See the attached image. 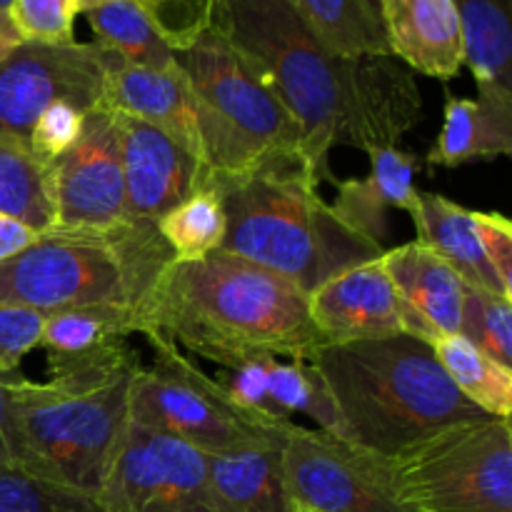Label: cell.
Wrapping results in <instances>:
<instances>
[{
  "label": "cell",
  "instance_id": "obj_29",
  "mask_svg": "<svg viewBox=\"0 0 512 512\" xmlns=\"http://www.w3.org/2000/svg\"><path fill=\"white\" fill-rule=\"evenodd\" d=\"M155 228L175 260H200L223 245L225 210L218 195L203 188L168 210Z\"/></svg>",
  "mask_w": 512,
  "mask_h": 512
},
{
  "label": "cell",
  "instance_id": "obj_9",
  "mask_svg": "<svg viewBox=\"0 0 512 512\" xmlns=\"http://www.w3.org/2000/svg\"><path fill=\"white\" fill-rule=\"evenodd\" d=\"M155 363L140 368L130 385V420L155 433L223 455L280 438L293 420H260L240 410L205 370L175 345L148 338Z\"/></svg>",
  "mask_w": 512,
  "mask_h": 512
},
{
  "label": "cell",
  "instance_id": "obj_23",
  "mask_svg": "<svg viewBox=\"0 0 512 512\" xmlns=\"http://www.w3.org/2000/svg\"><path fill=\"white\" fill-rule=\"evenodd\" d=\"M478 95L512 98V0H453Z\"/></svg>",
  "mask_w": 512,
  "mask_h": 512
},
{
  "label": "cell",
  "instance_id": "obj_42",
  "mask_svg": "<svg viewBox=\"0 0 512 512\" xmlns=\"http://www.w3.org/2000/svg\"><path fill=\"white\" fill-rule=\"evenodd\" d=\"M295 512H310V510H305V508H298V505H295Z\"/></svg>",
  "mask_w": 512,
  "mask_h": 512
},
{
  "label": "cell",
  "instance_id": "obj_13",
  "mask_svg": "<svg viewBox=\"0 0 512 512\" xmlns=\"http://www.w3.org/2000/svg\"><path fill=\"white\" fill-rule=\"evenodd\" d=\"M53 228L108 230L123 223L125 188L113 110L85 115L78 140L45 165Z\"/></svg>",
  "mask_w": 512,
  "mask_h": 512
},
{
  "label": "cell",
  "instance_id": "obj_28",
  "mask_svg": "<svg viewBox=\"0 0 512 512\" xmlns=\"http://www.w3.org/2000/svg\"><path fill=\"white\" fill-rule=\"evenodd\" d=\"M268 400L278 418L290 420L293 415H305L318 425V430L343 440V420L333 393L308 360H275L268 373Z\"/></svg>",
  "mask_w": 512,
  "mask_h": 512
},
{
  "label": "cell",
  "instance_id": "obj_41",
  "mask_svg": "<svg viewBox=\"0 0 512 512\" xmlns=\"http://www.w3.org/2000/svg\"><path fill=\"white\" fill-rule=\"evenodd\" d=\"M8 5H10V0H0V8L8 10Z\"/></svg>",
  "mask_w": 512,
  "mask_h": 512
},
{
  "label": "cell",
  "instance_id": "obj_35",
  "mask_svg": "<svg viewBox=\"0 0 512 512\" xmlns=\"http://www.w3.org/2000/svg\"><path fill=\"white\" fill-rule=\"evenodd\" d=\"M85 110L78 108L73 103H60L48 105L43 113L38 115V120L30 128L28 138V155L38 165H48L50 160H55L58 155H63L70 145L78 140L80 130L85 123Z\"/></svg>",
  "mask_w": 512,
  "mask_h": 512
},
{
  "label": "cell",
  "instance_id": "obj_8",
  "mask_svg": "<svg viewBox=\"0 0 512 512\" xmlns=\"http://www.w3.org/2000/svg\"><path fill=\"white\" fill-rule=\"evenodd\" d=\"M393 475L418 512H512L510 418L453 425L393 458Z\"/></svg>",
  "mask_w": 512,
  "mask_h": 512
},
{
  "label": "cell",
  "instance_id": "obj_33",
  "mask_svg": "<svg viewBox=\"0 0 512 512\" xmlns=\"http://www.w3.org/2000/svg\"><path fill=\"white\" fill-rule=\"evenodd\" d=\"M8 13L20 38L30 43H75L80 0H10Z\"/></svg>",
  "mask_w": 512,
  "mask_h": 512
},
{
  "label": "cell",
  "instance_id": "obj_19",
  "mask_svg": "<svg viewBox=\"0 0 512 512\" xmlns=\"http://www.w3.org/2000/svg\"><path fill=\"white\" fill-rule=\"evenodd\" d=\"M383 263L400 300L428 335V343L438 335L458 333L465 280L435 250L413 240L385 250Z\"/></svg>",
  "mask_w": 512,
  "mask_h": 512
},
{
  "label": "cell",
  "instance_id": "obj_5",
  "mask_svg": "<svg viewBox=\"0 0 512 512\" xmlns=\"http://www.w3.org/2000/svg\"><path fill=\"white\" fill-rule=\"evenodd\" d=\"M138 375V373H135ZM130 378L83 385L8 375L13 465L50 483L100 495L130 423Z\"/></svg>",
  "mask_w": 512,
  "mask_h": 512
},
{
  "label": "cell",
  "instance_id": "obj_25",
  "mask_svg": "<svg viewBox=\"0 0 512 512\" xmlns=\"http://www.w3.org/2000/svg\"><path fill=\"white\" fill-rule=\"evenodd\" d=\"M435 358L455 388L483 413L493 418H510L512 413V370L495 363L463 335H438L430 340Z\"/></svg>",
  "mask_w": 512,
  "mask_h": 512
},
{
  "label": "cell",
  "instance_id": "obj_31",
  "mask_svg": "<svg viewBox=\"0 0 512 512\" xmlns=\"http://www.w3.org/2000/svg\"><path fill=\"white\" fill-rule=\"evenodd\" d=\"M0 512H105L98 495L0 465Z\"/></svg>",
  "mask_w": 512,
  "mask_h": 512
},
{
  "label": "cell",
  "instance_id": "obj_36",
  "mask_svg": "<svg viewBox=\"0 0 512 512\" xmlns=\"http://www.w3.org/2000/svg\"><path fill=\"white\" fill-rule=\"evenodd\" d=\"M45 313L20 308V305H0V375H10L20 360L40 345Z\"/></svg>",
  "mask_w": 512,
  "mask_h": 512
},
{
  "label": "cell",
  "instance_id": "obj_4",
  "mask_svg": "<svg viewBox=\"0 0 512 512\" xmlns=\"http://www.w3.org/2000/svg\"><path fill=\"white\" fill-rule=\"evenodd\" d=\"M308 363L333 393L343 440L383 458H398L453 425L490 418L455 388L428 340L415 335L323 343Z\"/></svg>",
  "mask_w": 512,
  "mask_h": 512
},
{
  "label": "cell",
  "instance_id": "obj_10",
  "mask_svg": "<svg viewBox=\"0 0 512 512\" xmlns=\"http://www.w3.org/2000/svg\"><path fill=\"white\" fill-rule=\"evenodd\" d=\"M290 498L310 512H418L398 493L393 458L290 423L283 443Z\"/></svg>",
  "mask_w": 512,
  "mask_h": 512
},
{
  "label": "cell",
  "instance_id": "obj_11",
  "mask_svg": "<svg viewBox=\"0 0 512 512\" xmlns=\"http://www.w3.org/2000/svg\"><path fill=\"white\" fill-rule=\"evenodd\" d=\"M108 60L98 43L23 40L0 60V140L28 155L30 128L48 105L65 100L85 113L103 105Z\"/></svg>",
  "mask_w": 512,
  "mask_h": 512
},
{
  "label": "cell",
  "instance_id": "obj_14",
  "mask_svg": "<svg viewBox=\"0 0 512 512\" xmlns=\"http://www.w3.org/2000/svg\"><path fill=\"white\" fill-rule=\"evenodd\" d=\"M123 163V223L155 228L168 210L205 188L208 170L170 135L113 110Z\"/></svg>",
  "mask_w": 512,
  "mask_h": 512
},
{
  "label": "cell",
  "instance_id": "obj_22",
  "mask_svg": "<svg viewBox=\"0 0 512 512\" xmlns=\"http://www.w3.org/2000/svg\"><path fill=\"white\" fill-rule=\"evenodd\" d=\"M410 215L418 230L415 240L435 250L465 280V285L505 295L503 285L485 260L483 245L475 230V210L463 208L445 195L418 193Z\"/></svg>",
  "mask_w": 512,
  "mask_h": 512
},
{
  "label": "cell",
  "instance_id": "obj_15",
  "mask_svg": "<svg viewBox=\"0 0 512 512\" xmlns=\"http://www.w3.org/2000/svg\"><path fill=\"white\" fill-rule=\"evenodd\" d=\"M310 318L325 343L388 338L408 333L425 338L418 320L400 300L383 255L335 275L308 295Z\"/></svg>",
  "mask_w": 512,
  "mask_h": 512
},
{
  "label": "cell",
  "instance_id": "obj_30",
  "mask_svg": "<svg viewBox=\"0 0 512 512\" xmlns=\"http://www.w3.org/2000/svg\"><path fill=\"white\" fill-rule=\"evenodd\" d=\"M0 213L23 220L38 233L53 228L45 168L0 140Z\"/></svg>",
  "mask_w": 512,
  "mask_h": 512
},
{
  "label": "cell",
  "instance_id": "obj_38",
  "mask_svg": "<svg viewBox=\"0 0 512 512\" xmlns=\"http://www.w3.org/2000/svg\"><path fill=\"white\" fill-rule=\"evenodd\" d=\"M38 235V230L30 228L23 220L0 213V263L23 253L28 245H33L38 240Z\"/></svg>",
  "mask_w": 512,
  "mask_h": 512
},
{
  "label": "cell",
  "instance_id": "obj_18",
  "mask_svg": "<svg viewBox=\"0 0 512 512\" xmlns=\"http://www.w3.org/2000/svg\"><path fill=\"white\" fill-rule=\"evenodd\" d=\"M370 173L365 178L333 180V210L345 225L363 238L383 245L388 238V210L410 213L420 190L415 188L418 155L398 145L370 150Z\"/></svg>",
  "mask_w": 512,
  "mask_h": 512
},
{
  "label": "cell",
  "instance_id": "obj_34",
  "mask_svg": "<svg viewBox=\"0 0 512 512\" xmlns=\"http://www.w3.org/2000/svg\"><path fill=\"white\" fill-rule=\"evenodd\" d=\"M275 360L280 358H273V355H258V358L238 360V363L218 368L213 380L225 390V395H228L240 410H245V413L253 415V418L278 423V420L283 418H278V415L270 410L268 400V373L270 365H273Z\"/></svg>",
  "mask_w": 512,
  "mask_h": 512
},
{
  "label": "cell",
  "instance_id": "obj_24",
  "mask_svg": "<svg viewBox=\"0 0 512 512\" xmlns=\"http://www.w3.org/2000/svg\"><path fill=\"white\" fill-rule=\"evenodd\" d=\"M80 13L95 33V43L125 63L153 70L178 68L173 50L140 0H80Z\"/></svg>",
  "mask_w": 512,
  "mask_h": 512
},
{
  "label": "cell",
  "instance_id": "obj_27",
  "mask_svg": "<svg viewBox=\"0 0 512 512\" xmlns=\"http://www.w3.org/2000/svg\"><path fill=\"white\" fill-rule=\"evenodd\" d=\"M320 38L340 55H390L380 0H293Z\"/></svg>",
  "mask_w": 512,
  "mask_h": 512
},
{
  "label": "cell",
  "instance_id": "obj_2",
  "mask_svg": "<svg viewBox=\"0 0 512 512\" xmlns=\"http://www.w3.org/2000/svg\"><path fill=\"white\" fill-rule=\"evenodd\" d=\"M130 330L218 368L258 355L310 360L325 343L303 290L223 250L165 265L130 313Z\"/></svg>",
  "mask_w": 512,
  "mask_h": 512
},
{
  "label": "cell",
  "instance_id": "obj_20",
  "mask_svg": "<svg viewBox=\"0 0 512 512\" xmlns=\"http://www.w3.org/2000/svg\"><path fill=\"white\" fill-rule=\"evenodd\" d=\"M285 433L253 448L208 455L210 488L220 512H295L283 465Z\"/></svg>",
  "mask_w": 512,
  "mask_h": 512
},
{
  "label": "cell",
  "instance_id": "obj_39",
  "mask_svg": "<svg viewBox=\"0 0 512 512\" xmlns=\"http://www.w3.org/2000/svg\"><path fill=\"white\" fill-rule=\"evenodd\" d=\"M0 465H13V430H10L8 375H0Z\"/></svg>",
  "mask_w": 512,
  "mask_h": 512
},
{
  "label": "cell",
  "instance_id": "obj_21",
  "mask_svg": "<svg viewBox=\"0 0 512 512\" xmlns=\"http://www.w3.org/2000/svg\"><path fill=\"white\" fill-rule=\"evenodd\" d=\"M512 153V98H455L448 95L443 128L430 148L433 168H460L473 160H495Z\"/></svg>",
  "mask_w": 512,
  "mask_h": 512
},
{
  "label": "cell",
  "instance_id": "obj_40",
  "mask_svg": "<svg viewBox=\"0 0 512 512\" xmlns=\"http://www.w3.org/2000/svg\"><path fill=\"white\" fill-rule=\"evenodd\" d=\"M23 43V38H20L18 28H15L13 18H10V13L5 8H0V60L5 58V55L10 53L13 48H18V45Z\"/></svg>",
  "mask_w": 512,
  "mask_h": 512
},
{
  "label": "cell",
  "instance_id": "obj_16",
  "mask_svg": "<svg viewBox=\"0 0 512 512\" xmlns=\"http://www.w3.org/2000/svg\"><path fill=\"white\" fill-rule=\"evenodd\" d=\"M103 105L163 130L203 163L200 105L180 68H140L110 53Z\"/></svg>",
  "mask_w": 512,
  "mask_h": 512
},
{
  "label": "cell",
  "instance_id": "obj_37",
  "mask_svg": "<svg viewBox=\"0 0 512 512\" xmlns=\"http://www.w3.org/2000/svg\"><path fill=\"white\" fill-rule=\"evenodd\" d=\"M475 230L483 245L485 260L493 268L495 278L503 285V293L512 298V225L503 213H478L475 210Z\"/></svg>",
  "mask_w": 512,
  "mask_h": 512
},
{
  "label": "cell",
  "instance_id": "obj_32",
  "mask_svg": "<svg viewBox=\"0 0 512 512\" xmlns=\"http://www.w3.org/2000/svg\"><path fill=\"white\" fill-rule=\"evenodd\" d=\"M460 335L495 363L512 370V300L465 285Z\"/></svg>",
  "mask_w": 512,
  "mask_h": 512
},
{
  "label": "cell",
  "instance_id": "obj_12",
  "mask_svg": "<svg viewBox=\"0 0 512 512\" xmlns=\"http://www.w3.org/2000/svg\"><path fill=\"white\" fill-rule=\"evenodd\" d=\"M105 512H220L208 455L130 420L98 495Z\"/></svg>",
  "mask_w": 512,
  "mask_h": 512
},
{
  "label": "cell",
  "instance_id": "obj_7",
  "mask_svg": "<svg viewBox=\"0 0 512 512\" xmlns=\"http://www.w3.org/2000/svg\"><path fill=\"white\" fill-rule=\"evenodd\" d=\"M143 285L118 228H50L0 263V305L53 313L83 305H118L133 313Z\"/></svg>",
  "mask_w": 512,
  "mask_h": 512
},
{
  "label": "cell",
  "instance_id": "obj_3",
  "mask_svg": "<svg viewBox=\"0 0 512 512\" xmlns=\"http://www.w3.org/2000/svg\"><path fill=\"white\" fill-rule=\"evenodd\" d=\"M205 188L225 210L220 250L280 275L305 295L385 253L320 198L318 180L300 155L268 158L235 173H208Z\"/></svg>",
  "mask_w": 512,
  "mask_h": 512
},
{
  "label": "cell",
  "instance_id": "obj_26",
  "mask_svg": "<svg viewBox=\"0 0 512 512\" xmlns=\"http://www.w3.org/2000/svg\"><path fill=\"white\" fill-rule=\"evenodd\" d=\"M130 313L118 305H83L45 313L40 345L45 348L48 363L83 358L98 353L108 345L128 340Z\"/></svg>",
  "mask_w": 512,
  "mask_h": 512
},
{
  "label": "cell",
  "instance_id": "obj_17",
  "mask_svg": "<svg viewBox=\"0 0 512 512\" xmlns=\"http://www.w3.org/2000/svg\"><path fill=\"white\" fill-rule=\"evenodd\" d=\"M385 43L408 70L453 80L465 65L463 20L453 0H380Z\"/></svg>",
  "mask_w": 512,
  "mask_h": 512
},
{
  "label": "cell",
  "instance_id": "obj_1",
  "mask_svg": "<svg viewBox=\"0 0 512 512\" xmlns=\"http://www.w3.org/2000/svg\"><path fill=\"white\" fill-rule=\"evenodd\" d=\"M210 28L228 40L288 108L315 180L333 183L338 145H398L423 118L413 73L393 55L348 58L325 43L293 0H213Z\"/></svg>",
  "mask_w": 512,
  "mask_h": 512
},
{
  "label": "cell",
  "instance_id": "obj_6",
  "mask_svg": "<svg viewBox=\"0 0 512 512\" xmlns=\"http://www.w3.org/2000/svg\"><path fill=\"white\" fill-rule=\"evenodd\" d=\"M173 55L198 98L208 173H235L280 155L303 158L300 125L258 70L213 28Z\"/></svg>",
  "mask_w": 512,
  "mask_h": 512
}]
</instances>
